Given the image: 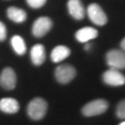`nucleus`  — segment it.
I'll list each match as a JSON object with an SVG mask.
<instances>
[{
  "label": "nucleus",
  "mask_w": 125,
  "mask_h": 125,
  "mask_svg": "<svg viewBox=\"0 0 125 125\" xmlns=\"http://www.w3.org/2000/svg\"><path fill=\"white\" fill-rule=\"evenodd\" d=\"M46 111H47V103L45 100L40 97L32 99L29 103L27 107V112L29 117L34 121L42 120L46 114Z\"/></svg>",
  "instance_id": "nucleus-1"
},
{
  "label": "nucleus",
  "mask_w": 125,
  "mask_h": 125,
  "mask_svg": "<svg viewBox=\"0 0 125 125\" xmlns=\"http://www.w3.org/2000/svg\"><path fill=\"white\" fill-rule=\"evenodd\" d=\"M108 103L105 99H94L87 103L82 108V113L85 117H94L101 115L107 110Z\"/></svg>",
  "instance_id": "nucleus-2"
},
{
  "label": "nucleus",
  "mask_w": 125,
  "mask_h": 125,
  "mask_svg": "<svg viewBox=\"0 0 125 125\" xmlns=\"http://www.w3.org/2000/svg\"><path fill=\"white\" fill-rule=\"evenodd\" d=\"M106 61L109 68L116 70L125 69V52L120 49L109 50L106 55Z\"/></svg>",
  "instance_id": "nucleus-3"
},
{
  "label": "nucleus",
  "mask_w": 125,
  "mask_h": 125,
  "mask_svg": "<svg viewBox=\"0 0 125 125\" xmlns=\"http://www.w3.org/2000/svg\"><path fill=\"white\" fill-rule=\"evenodd\" d=\"M76 76V70L75 68L72 65L63 64L59 65L56 68L55 71V77L59 83L66 84L72 82Z\"/></svg>",
  "instance_id": "nucleus-4"
},
{
  "label": "nucleus",
  "mask_w": 125,
  "mask_h": 125,
  "mask_svg": "<svg viewBox=\"0 0 125 125\" xmlns=\"http://www.w3.org/2000/svg\"><path fill=\"white\" fill-rule=\"evenodd\" d=\"M87 14H88L90 21L95 25L104 26L107 22V17L105 11L96 3H92L88 6Z\"/></svg>",
  "instance_id": "nucleus-5"
},
{
  "label": "nucleus",
  "mask_w": 125,
  "mask_h": 125,
  "mask_svg": "<svg viewBox=\"0 0 125 125\" xmlns=\"http://www.w3.org/2000/svg\"><path fill=\"white\" fill-rule=\"evenodd\" d=\"M103 82L110 86H121L125 84V76L119 70L109 68L103 73Z\"/></svg>",
  "instance_id": "nucleus-6"
},
{
  "label": "nucleus",
  "mask_w": 125,
  "mask_h": 125,
  "mask_svg": "<svg viewBox=\"0 0 125 125\" xmlns=\"http://www.w3.org/2000/svg\"><path fill=\"white\" fill-rule=\"evenodd\" d=\"M53 26V22L48 17H40L33 22L32 25V34L35 37H43L51 30Z\"/></svg>",
  "instance_id": "nucleus-7"
},
{
  "label": "nucleus",
  "mask_w": 125,
  "mask_h": 125,
  "mask_svg": "<svg viewBox=\"0 0 125 125\" xmlns=\"http://www.w3.org/2000/svg\"><path fill=\"white\" fill-rule=\"evenodd\" d=\"M16 74L11 68H6L0 75V85L6 90H12L16 86Z\"/></svg>",
  "instance_id": "nucleus-8"
},
{
  "label": "nucleus",
  "mask_w": 125,
  "mask_h": 125,
  "mask_svg": "<svg viewBox=\"0 0 125 125\" xmlns=\"http://www.w3.org/2000/svg\"><path fill=\"white\" fill-rule=\"evenodd\" d=\"M68 10L73 19L81 21L84 18L85 10L81 0H69L68 1Z\"/></svg>",
  "instance_id": "nucleus-9"
},
{
  "label": "nucleus",
  "mask_w": 125,
  "mask_h": 125,
  "mask_svg": "<svg viewBox=\"0 0 125 125\" xmlns=\"http://www.w3.org/2000/svg\"><path fill=\"white\" fill-rule=\"evenodd\" d=\"M98 36V31L93 27H84L76 31L75 38L80 43H88Z\"/></svg>",
  "instance_id": "nucleus-10"
},
{
  "label": "nucleus",
  "mask_w": 125,
  "mask_h": 125,
  "mask_svg": "<svg viewBox=\"0 0 125 125\" xmlns=\"http://www.w3.org/2000/svg\"><path fill=\"white\" fill-rule=\"evenodd\" d=\"M31 62L35 66H40L45 60V46L40 44L33 45L31 49Z\"/></svg>",
  "instance_id": "nucleus-11"
},
{
  "label": "nucleus",
  "mask_w": 125,
  "mask_h": 125,
  "mask_svg": "<svg viewBox=\"0 0 125 125\" xmlns=\"http://www.w3.org/2000/svg\"><path fill=\"white\" fill-rule=\"evenodd\" d=\"M20 109V104L14 98L5 97L0 100V110L8 114L17 113Z\"/></svg>",
  "instance_id": "nucleus-12"
},
{
  "label": "nucleus",
  "mask_w": 125,
  "mask_h": 125,
  "mask_svg": "<svg viewBox=\"0 0 125 125\" xmlns=\"http://www.w3.org/2000/svg\"><path fill=\"white\" fill-rule=\"evenodd\" d=\"M71 55V49L65 45H58L51 52V60L54 63H59Z\"/></svg>",
  "instance_id": "nucleus-13"
},
{
  "label": "nucleus",
  "mask_w": 125,
  "mask_h": 125,
  "mask_svg": "<svg viewBox=\"0 0 125 125\" xmlns=\"http://www.w3.org/2000/svg\"><path fill=\"white\" fill-rule=\"evenodd\" d=\"M7 15L12 21L16 23H22L26 21L27 13L25 10L16 7H10L7 10Z\"/></svg>",
  "instance_id": "nucleus-14"
},
{
  "label": "nucleus",
  "mask_w": 125,
  "mask_h": 125,
  "mask_svg": "<svg viewBox=\"0 0 125 125\" xmlns=\"http://www.w3.org/2000/svg\"><path fill=\"white\" fill-rule=\"evenodd\" d=\"M11 45L13 47V50L16 53L21 56L26 53V45L25 42L22 39V37L20 35H14L11 38Z\"/></svg>",
  "instance_id": "nucleus-15"
},
{
  "label": "nucleus",
  "mask_w": 125,
  "mask_h": 125,
  "mask_svg": "<svg viewBox=\"0 0 125 125\" xmlns=\"http://www.w3.org/2000/svg\"><path fill=\"white\" fill-rule=\"evenodd\" d=\"M116 115L119 119L125 120V99L121 100V102H119V104L117 105Z\"/></svg>",
  "instance_id": "nucleus-16"
},
{
  "label": "nucleus",
  "mask_w": 125,
  "mask_h": 125,
  "mask_svg": "<svg viewBox=\"0 0 125 125\" xmlns=\"http://www.w3.org/2000/svg\"><path fill=\"white\" fill-rule=\"evenodd\" d=\"M27 4L32 9H40L46 3V0H26Z\"/></svg>",
  "instance_id": "nucleus-17"
},
{
  "label": "nucleus",
  "mask_w": 125,
  "mask_h": 125,
  "mask_svg": "<svg viewBox=\"0 0 125 125\" xmlns=\"http://www.w3.org/2000/svg\"><path fill=\"white\" fill-rule=\"evenodd\" d=\"M7 37V28L2 21H0V41H4Z\"/></svg>",
  "instance_id": "nucleus-18"
},
{
  "label": "nucleus",
  "mask_w": 125,
  "mask_h": 125,
  "mask_svg": "<svg viewBox=\"0 0 125 125\" xmlns=\"http://www.w3.org/2000/svg\"><path fill=\"white\" fill-rule=\"evenodd\" d=\"M121 47L122 48V50L123 51H125V37L121 40Z\"/></svg>",
  "instance_id": "nucleus-19"
},
{
  "label": "nucleus",
  "mask_w": 125,
  "mask_h": 125,
  "mask_svg": "<svg viewBox=\"0 0 125 125\" xmlns=\"http://www.w3.org/2000/svg\"><path fill=\"white\" fill-rule=\"evenodd\" d=\"M85 44H86V45H85V50H89L91 45H90L89 44H87V43H85Z\"/></svg>",
  "instance_id": "nucleus-20"
},
{
  "label": "nucleus",
  "mask_w": 125,
  "mask_h": 125,
  "mask_svg": "<svg viewBox=\"0 0 125 125\" xmlns=\"http://www.w3.org/2000/svg\"><path fill=\"white\" fill-rule=\"evenodd\" d=\"M119 125H125V121H123L122 122H121V123H120Z\"/></svg>",
  "instance_id": "nucleus-21"
}]
</instances>
